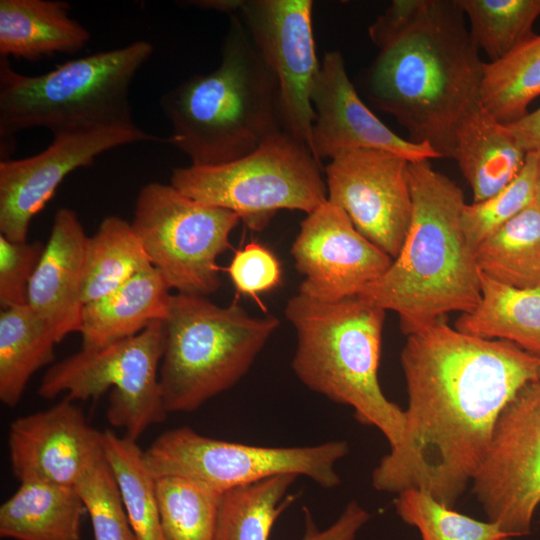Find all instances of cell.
I'll use <instances>...</instances> for the list:
<instances>
[{
	"label": "cell",
	"mask_w": 540,
	"mask_h": 540,
	"mask_svg": "<svg viewBox=\"0 0 540 540\" xmlns=\"http://www.w3.org/2000/svg\"><path fill=\"white\" fill-rule=\"evenodd\" d=\"M291 255L304 277L299 293L326 302L356 297L393 261L328 200L301 222Z\"/></svg>",
	"instance_id": "cell-16"
},
{
	"label": "cell",
	"mask_w": 540,
	"mask_h": 540,
	"mask_svg": "<svg viewBox=\"0 0 540 540\" xmlns=\"http://www.w3.org/2000/svg\"><path fill=\"white\" fill-rule=\"evenodd\" d=\"M40 241L15 242L0 234V308L27 305L30 280L43 254Z\"/></svg>",
	"instance_id": "cell-36"
},
{
	"label": "cell",
	"mask_w": 540,
	"mask_h": 540,
	"mask_svg": "<svg viewBox=\"0 0 540 540\" xmlns=\"http://www.w3.org/2000/svg\"><path fill=\"white\" fill-rule=\"evenodd\" d=\"M284 314L295 328L292 369L310 390L354 409L376 427L390 449L401 442L405 413L383 394L378 381L385 310L358 297L334 302L303 294L288 299Z\"/></svg>",
	"instance_id": "cell-5"
},
{
	"label": "cell",
	"mask_w": 540,
	"mask_h": 540,
	"mask_svg": "<svg viewBox=\"0 0 540 540\" xmlns=\"http://www.w3.org/2000/svg\"><path fill=\"white\" fill-rule=\"evenodd\" d=\"M75 488L90 517L94 540H137L106 457L90 467Z\"/></svg>",
	"instance_id": "cell-35"
},
{
	"label": "cell",
	"mask_w": 540,
	"mask_h": 540,
	"mask_svg": "<svg viewBox=\"0 0 540 540\" xmlns=\"http://www.w3.org/2000/svg\"><path fill=\"white\" fill-rule=\"evenodd\" d=\"M61 0H0V57L27 61L74 54L91 38Z\"/></svg>",
	"instance_id": "cell-21"
},
{
	"label": "cell",
	"mask_w": 540,
	"mask_h": 540,
	"mask_svg": "<svg viewBox=\"0 0 540 540\" xmlns=\"http://www.w3.org/2000/svg\"><path fill=\"white\" fill-rule=\"evenodd\" d=\"M320 164L306 144L281 131L237 160L175 168L170 184L198 202L237 213L252 230H260L277 210L310 214L327 201Z\"/></svg>",
	"instance_id": "cell-8"
},
{
	"label": "cell",
	"mask_w": 540,
	"mask_h": 540,
	"mask_svg": "<svg viewBox=\"0 0 540 540\" xmlns=\"http://www.w3.org/2000/svg\"><path fill=\"white\" fill-rule=\"evenodd\" d=\"M408 408L399 445L372 474L375 489H421L454 508L472 482L505 406L539 381L540 356L458 331L445 318L410 334L400 355Z\"/></svg>",
	"instance_id": "cell-1"
},
{
	"label": "cell",
	"mask_w": 540,
	"mask_h": 540,
	"mask_svg": "<svg viewBox=\"0 0 540 540\" xmlns=\"http://www.w3.org/2000/svg\"><path fill=\"white\" fill-rule=\"evenodd\" d=\"M149 265H152L150 259L131 222L119 216H107L87 239L82 290L84 305L114 291Z\"/></svg>",
	"instance_id": "cell-27"
},
{
	"label": "cell",
	"mask_w": 540,
	"mask_h": 540,
	"mask_svg": "<svg viewBox=\"0 0 540 540\" xmlns=\"http://www.w3.org/2000/svg\"><path fill=\"white\" fill-rule=\"evenodd\" d=\"M137 124L86 126L53 133L50 145L40 153L0 161V233L15 242L27 241L32 219L54 196L71 172L94 163L116 147L164 142Z\"/></svg>",
	"instance_id": "cell-13"
},
{
	"label": "cell",
	"mask_w": 540,
	"mask_h": 540,
	"mask_svg": "<svg viewBox=\"0 0 540 540\" xmlns=\"http://www.w3.org/2000/svg\"><path fill=\"white\" fill-rule=\"evenodd\" d=\"M84 512L74 486L20 482L0 507V536L14 540H80Z\"/></svg>",
	"instance_id": "cell-23"
},
{
	"label": "cell",
	"mask_w": 540,
	"mask_h": 540,
	"mask_svg": "<svg viewBox=\"0 0 540 540\" xmlns=\"http://www.w3.org/2000/svg\"><path fill=\"white\" fill-rule=\"evenodd\" d=\"M166 540H213L222 492L182 476L155 479Z\"/></svg>",
	"instance_id": "cell-31"
},
{
	"label": "cell",
	"mask_w": 540,
	"mask_h": 540,
	"mask_svg": "<svg viewBox=\"0 0 540 540\" xmlns=\"http://www.w3.org/2000/svg\"><path fill=\"white\" fill-rule=\"evenodd\" d=\"M54 335L28 306L0 311V401L14 408L33 374L55 359Z\"/></svg>",
	"instance_id": "cell-25"
},
{
	"label": "cell",
	"mask_w": 540,
	"mask_h": 540,
	"mask_svg": "<svg viewBox=\"0 0 540 540\" xmlns=\"http://www.w3.org/2000/svg\"><path fill=\"white\" fill-rule=\"evenodd\" d=\"M481 298L455 328L483 339L512 342L540 356V288H516L480 272Z\"/></svg>",
	"instance_id": "cell-24"
},
{
	"label": "cell",
	"mask_w": 540,
	"mask_h": 540,
	"mask_svg": "<svg viewBox=\"0 0 540 540\" xmlns=\"http://www.w3.org/2000/svg\"><path fill=\"white\" fill-rule=\"evenodd\" d=\"M161 273L149 265L109 294L83 306L82 349H97L130 338L164 321L172 294Z\"/></svg>",
	"instance_id": "cell-20"
},
{
	"label": "cell",
	"mask_w": 540,
	"mask_h": 540,
	"mask_svg": "<svg viewBox=\"0 0 540 540\" xmlns=\"http://www.w3.org/2000/svg\"><path fill=\"white\" fill-rule=\"evenodd\" d=\"M394 503L400 518L416 527L422 540H500L511 537L498 524L461 514L425 490L401 491Z\"/></svg>",
	"instance_id": "cell-33"
},
{
	"label": "cell",
	"mask_w": 540,
	"mask_h": 540,
	"mask_svg": "<svg viewBox=\"0 0 540 540\" xmlns=\"http://www.w3.org/2000/svg\"><path fill=\"white\" fill-rule=\"evenodd\" d=\"M539 381H540V366H539Z\"/></svg>",
	"instance_id": "cell-42"
},
{
	"label": "cell",
	"mask_w": 540,
	"mask_h": 540,
	"mask_svg": "<svg viewBox=\"0 0 540 540\" xmlns=\"http://www.w3.org/2000/svg\"><path fill=\"white\" fill-rule=\"evenodd\" d=\"M227 272L236 291L251 297L273 290L282 280L278 258L270 249L255 241L235 252Z\"/></svg>",
	"instance_id": "cell-37"
},
{
	"label": "cell",
	"mask_w": 540,
	"mask_h": 540,
	"mask_svg": "<svg viewBox=\"0 0 540 540\" xmlns=\"http://www.w3.org/2000/svg\"><path fill=\"white\" fill-rule=\"evenodd\" d=\"M311 103V152L320 163L357 149L385 150L409 162L440 158L429 145L400 137L371 112L350 81L339 51L324 53Z\"/></svg>",
	"instance_id": "cell-18"
},
{
	"label": "cell",
	"mask_w": 540,
	"mask_h": 540,
	"mask_svg": "<svg viewBox=\"0 0 540 540\" xmlns=\"http://www.w3.org/2000/svg\"><path fill=\"white\" fill-rule=\"evenodd\" d=\"M500 540H512L511 537H506V538H503V539H500Z\"/></svg>",
	"instance_id": "cell-41"
},
{
	"label": "cell",
	"mask_w": 540,
	"mask_h": 540,
	"mask_svg": "<svg viewBox=\"0 0 540 540\" xmlns=\"http://www.w3.org/2000/svg\"><path fill=\"white\" fill-rule=\"evenodd\" d=\"M164 346V321H156L130 338L102 348H81L48 368L38 394L50 400L66 393L65 398L75 401L97 399L111 389L107 420L137 441L168 414L159 385Z\"/></svg>",
	"instance_id": "cell-9"
},
{
	"label": "cell",
	"mask_w": 540,
	"mask_h": 540,
	"mask_svg": "<svg viewBox=\"0 0 540 540\" xmlns=\"http://www.w3.org/2000/svg\"><path fill=\"white\" fill-rule=\"evenodd\" d=\"M465 19L457 0H394L368 28V99L440 158L452 159L460 121L481 104L485 62Z\"/></svg>",
	"instance_id": "cell-2"
},
{
	"label": "cell",
	"mask_w": 540,
	"mask_h": 540,
	"mask_svg": "<svg viewBox=\"0 0 540 540\" xmlns=\"http://www.w3.org/2000/svg\"><path fill=\"white\" fill-rule=\"evenodd\" d=\"M505 126L526 153L540 147V108Z\"/></svg>",
	"instance_id": "cell-39"
},
{
	"label": "cell",
	"mask_w": 540,
	"mask_h": 540,
	"mask_svg": "<svg viewBox=\"0 0 540 540\" xmlns=\"http://www.w3.org/2000/svg\"><path fill=\"white\" fill-rule=\"evenodd\" d=\"M348 451V444L340 440L313 446L265 447L218 440L179 427L159 435L143 456L155 479L187 477L223 493L280 474L302 475L323 488H334L340 484L335 465Z\"/></svg>",
	"instance_id": "cell-11"
},
{
	"label": "cell",
	"mask_w": 540,
	"mask_h": 540,
	"mask_svg": "<svg viewBox=\"0 0 540 540\" xmlns=\"http://www.w3.org/2000/svg\"><path fill=\"white\" fill-rule=\"evenodd\" d=\"M409 161L379 149H357L325 167L327 200L365 238L395 259L412 217Z\"/></svg>",
	"instance_id": "cell-15"
},
{
	"label": "cell",
	"mask_w": 540,
	"mask_h": 540,
	"mask_svg": "<svg viewBox=\"0 0 540 540\" xmlns=\"http://www.w3.org/2000/svg\"><path fill=\"white\" fill-rule=\"evenodd\" d=\"M153 45L138 40L120 48L67 61L39 75L13 69L0 58L1 154L12 151L15 135L31 128L52 134L86 126L136 125L129 92L153 54Z\"/></svg>",
	"instance_id": "cell-6"
},
{
	"label": "cell",
	"mask_w": 540,
	"mask_h": 540,
	"mask_svg": "<svg viewBox=\"0 0 540 540\" xmlns=\"http://www.w3.org/2000/svg\"><path fill=\"white\" fill-rule=\"evenodd\" d=\"M237 213L198 202L170 183L150 182L131 225L151 264L176 293L207 297L221 286L217 258L231 248Z\"/></svg>",
	"instance_id": "cell-10"
},
{
	"label": "cell",
	"mask_w": 540,
	"mask_h": 540,
	"mask_svg": "<svg viewBox=\"0 0 540 540\" xmlns=\"http://www.w3.org/2000/svg\"><path fill=\"white\" fill-rule=\"evenodd\" d=\"M537 157L535 202L540 207V147L534 150Z\"/></svg>",
	"instance_id": "cell-40"
},
{
	"label": "cell",
	"mask_w": 540,
	"mask_h": 540,
	"mask_svg": "<svg viewBox=\"0 0 540 540\" xmlns=\"http://www.w3.org/2000/svg\"><path fill=\"white\" fill-rule=\"evenodd\" d=\"M526 154L506 126L481 104L460 121L455 131L452 159L473 191V202L492 197L512 182Z\"/></svg>",
	"instance_id": "cell-22"
},
{
	"label": "cell",
	"mask_w": 540,
	"mask_h": 540,
	"mask_svg": "<svg viewBox=\"0 0 540 540\" xmlns=\"http://www.w3.org/2000/svg\"><path fill=\"white\" fill-rule=\"evenodd\" d=\"M11 471L19 482L74 486L105 458L103 431L90 426L73 401L25 415L10 424Z\"/></svg>",
	"instance_id": "cell-17"
},
{
	"label": "cell",
	"mask_w": 540,
	"mask_h": 540,
	"mask_svg": "<svg viewBox=\"0 0 540 540\" xmlns=\"http://www.w3.org/2000/svg\"><path fill=\"white\" fill-rule=\"evenodd\" d=\"M481 273L516 288H540V207L534 202L475 251Z\"/></svg>",
	"instance_id": "cell-26"
},
{
	"label": "cell",
	"mask_w": 540,
	"mask_h": 540,
	"mask_svg": "<svg viewBox=\"0 0 540 540\" xmlns=\"http://www.w3.org/2000/svg\"><path fill=\"white\" fill-rule=\"evenodd\" d=\"M311 0H241V18L280 91L284 131L311 150L316 57Z\"/></svg>",
	"instance_id": "cell-14"
},
{
	"label": "cell",
	"mask_w": 540,
	"mask_h": 540,
	"mask_svg": "<svg viewBox=\"0 0 540 540\" xmlns=\"http://www.w3.org/2000/svg\"><path fill=\"white\" fill-rule=\"evenodd\" d=\"M540 96V34L523 41L509 54L484 63L480 103L499 123H512L528 113Z\"/></svg>",
	"instance_id": "cell-28"
},
{
	"label": "cell",
	"mask_w": 540,
	"mask_h": 540,
	"mask_svg": "<svg viewBox=\"0 0 540 540\" xmlns=\"http://www.w3.org/2000/svg\"><path fill=\"white\" fill-rule=\"evenodd\" d=\"M104 452L117 481L137 540H166L162 531L155 478L147 469L136 440L103 431Z\"/></svg>",
	"instance_id": "cell-30"
},
{
	"label": "cell",
	"mask_w": 540,
	"mask_h": 540,
	"mask_svg": "<svg viewBox=\"0 0 540 540\" xmlns=\"http://www.w3.org/2000/svg\"><path fill=\"white\" fill-rule=\"evenodd\" d=\"M279 324L273 315L251 316L237 303L219 306L207 297L172 294L159 369L166 411H195L233 387Z\"/></svg>",
	"instance_id": "cell-7"
},
{
	"label": "cell",
	"mask_w": 540,
	"mask_h": 540,
	"mask_svg": "<svg viewBox=\"0 0 540 540\" xmlns=\"http://www.w3.org/2000/svg\"><path fill=\"white\" fill-rule=\"evenodd\" d=\"M160 107L171 126L164 142L196 166L237 160L284 131L277 80L238 14L230 15L218 67L166 91Z\"/></svg>",
	"instance_id": "cell-4"
},
{
	"label": "cell",
	"mask_w": 540,
	"mask_h": 540,
	"mask_svg": "<svg viewBox=\"0 0 540 540\" xmlns=\"http://www.w3.org/2000/svg\"><path fill=\"white\" fill-rule=\"evenodd\" d=\"M472 485L489 521L512 538L530 533L540 504V381L501 412Z\"/></svg>",
	"instance_id": "cell-12"
},
{
	"label": "cell",
	"mask_w": 540,
	"mask_h": 540,
	"mask_svg": "<svg viewBox=\"0 0 540 540\" xmlns=\"http://www.w3.org/2000/svg\"><path fill=\"white\" fill-rule=\"evenodd\" d=\"M537 157L535 151L526 154L518 175L492 197L465 204L461 225L471 248L477 247L510 219L535 202Z\"/></svg>",
	"instance_id": "cell-34"
},
{
	"label": "cell",
	"mask_w": 540,
	"mask_h": 540,
	"mask_svg": "<svg viewBox=\"0 0 540 540\" xmlns=\"http://www.w3.org/2000/svg\"><path fill=\"white\" fill-rule=\"evenodd\" d=\"M298 476L280 474L222 493L213 540H268L289 503L284 497Z\"/></svg>",
	"instance_id": "cell-29"
},
{
	"label": "cell",
	"mask_w": 540,
	"mask_h": 540,
	"mask_svg": "<svg viewBox=\"0 0 540 540\" xmlns=\"http://www.w3.org/2000/svg\"><path fill=\"white\" fill-rule=\"evenodd\" d=\"M478 50L495 62L533 36L540 0H457Z\"/></svg>",
	"instance_id": "cell-32"
},
{
	"label": "cell",
	"mask_w": 540,
	"mask_h": 540,
	"mask_svg": "<svg viewBox=\"0 0 540 540\" xmlns=\"http://www.w3.org/2000/svg\"><path fill=\"white\" fill-rule=\"evenodd\" d=\"M412 217L398 256L356 297L394 311L410 335L480 301V270L461 225L462 189L429 160L409 162Z\"/></svg>",
	"instance_id": "cell-3"
},
{
	"label": "cell",
	"mask_w": 540,
	"mask_h": 540,
	"mask_svg": "<svg viewBox=\"0 0 540 540\" xmlns=\"http://www.w3.org/2000/svg\"><path fill=\"white\" fill-rule=\"evenodd\" d=\"M369 518V513L362 506L350 502L332 525L319 530L306 511V530L302 540H354Z\"/></svg>",
	"instance_id": "cell-38"
},
{
	"label": "cell",
	"mask_w": 540,
	"mask_h": 540,
	"mask_svg": "<svg viewBox=\"0 0 540 540\" xmlns=\"http://www.w3.org/2000/svg\"><path fill=\"white\" fill-rule=\"evenodd\" d=\"M87 239L77 213L67 207L58 209L28 286L27 305L48 326L58 343L81 330Z\"/></svg>",
	"instance_id": "cell-19"
}]
</instances>
